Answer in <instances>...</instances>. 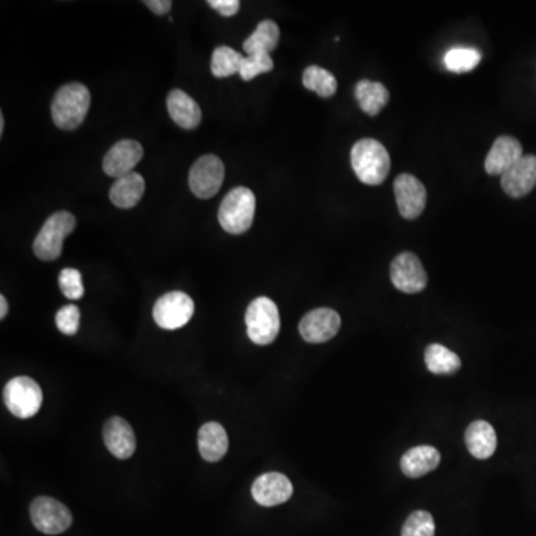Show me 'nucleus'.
<instances>
[{
  "instance_id": "1",
  "label": "nucleus",
  "mask_w": 536,
  "mask_h": 536,
  "mask_svg": "<svg viewBox=\"0 0 536 536\" xmlns=\"http://www.w3.org/2000/svg\"><path fill=\"white\" fill-rule=\"evenodd\" d=\"M350 161L356 176L365 185H380L391 170V157L386 148L376 139H361L350 152Z\"/></svg>"
},
{
  "instance_id": "2",
  "label": "nucleus",
  "mask_w": 536,
  "mask_h": 536,
  "mask_svg": "<svg viewBox=\"0 0 536 536\" xmlns=\"http://www.w3.org/2000/svg\"><path fill=\"white\" fill-rule=\"evenodd\" d=\"M92 105L90 90L82 84L73 82L60 88L51 105V117L61 130L81 127Z\"/></svg>"
},
{
  "instance_id": "3",
  "label": "nucleus",
  "mask_w": 536,
  "mask_h": 536,
  "mask_svg": "<svg viewBox=\"0 0 536 536\" xmlns=\"http://www.w3.org/2000/svg\"><path fill=\"white\" fill-rule=\"evenodd\" d=\"M255 209L256 200L254 192L249 188H234L223 197L219 206V223L230 234H243L252 227Z\"/></svg>"
},
{
  "instance_id": "4",
  "label": "nucleus",
  "mask_w": 536,
  "mask_h": 536,
  "mask_svg": "<svg viewBox=\"0 0 536 536\" xmlns=\"http://www.w3.org/2000/svg\"><path fill=\"white\" fill-rule=\"evenodd\" d=\"M248 336L255 345H272L280 331V314L278 305L267 296H259L246 310Z\"/></svg>"
},
{
  "instance_id": "5",
  "label": "nucleus",
  "mask_w": 536,
  "mask_h": 536,
  "mask_svg": "<svg viewBox=\"0 0 536 536\" xmlns=\"http://www.w3.org/2000/svg\"><path fill=\"white\" fill-rule=\"evenodd\" d=\"M77 227V218L69 212H57L46 219L33 241V252L42 261H54L63 250L66 237Z\"/></svg>"
},
{
  "instance_id": "6",
  "label": "nucleus",
  "mask_w": 536,
  "mask_h": 536,
  "mask_svg": "<svg viewBox=\"0 0 536 536\" xmlns=\"http://www.w3.org/2000/svg\"><path fill=\"white\" fill-rule=\"evenodd\" d=\"M6 409L15 418H30L39 413L44 401V394L33 378L20 376L6 383L4 389Z\"/></svg>"
},
{
  "instance_id": "7",
  "label": "nucleus",
  "mask_w": 536,
  "mask_h": 536,
  "mask_svg": "<svg viewBox=\"0 0 536 536\" xmlns=\"http://www.w3.org/2000/svg\"><path fill=\"white\" fill-rule=\"evenodd\" d=\"M154 321L159 328L173 331L185 327L194 314V301L185 292L164 294L154 305Z\"/></svg>"
},
{
  "instance_id": "8",
  "label": "nucleus",
  "mask_w": 536,
  "mask_h": 536,
  "mask_svg": "<svg viewBox=\"0 0 536 536\" xmlns=\"http://www.w3.org/2000/svg\"><path fill=\"white\" fill-rule=\"evenodd\" d=\"M30 518L37 531L45 535H60L72 524V514L59 500L39 496L30 505Z\"/></svg>"
},
{
  "instance_id": "9",
  "label": "nucleus",
  "mask_w": 536,
  "mask_h": 536,
  "mask_svg": "<svg viewBox=\"0 0 536 536\" xmlns=\"http://www.w3.org/2000/svg\"><path fill=\"white\" fill-rule=\"evenodd\" d=\"M225 168L216 155H205L192 164L190 172V188L199 199H212L223 187Z\"/></svg>"
},
{
  "instance_id": "10",
  "label": "nucleus",
  "mask_w": 536,
  "mask_h": 536,
  "mask_svg": "<svg viewBox=\"0 0 536 536\" xmlns=\"http://www.w3.org/2000/svg\"><path fill=\"white\" fill-rule=\"evenodd\" d=\"M394 287L404 294H418L427 285V276L420 259L411 252L400 254L391 265Z\"/></svg>"
},
{
  "instance_id": "11",
  "label": "nucleus",
  "mask_w": 536,
  "mask_h": 536,
  "mask_svg": "<svg viewBox=\"0 0 536 536\" xmlns=\"http://www.w3.org/2000/svg\"><path fill=\"white\" fill-rule=\"evenodd\" d=\"M394 190L401 216L405 219L418 218L426 206L425 185L413 175L402 173L396 177Z\"/></svg>"
},
{
  "instance_id": "12",
  "label": "nucleus",
  "mask_w": 536,
  "mask_h": 536,
  "mask_svg": "<svg viewBox=\"0 0 536 536\" xmlns=\"http://www.w3.org/2000/svg\"><path fill=\"white\" fill-rule=\"evenodd\" d=\"M341 318L336 310L322 309L312 310L301 319L300 334L307 343H325L337 336L340 331Z\"/></svg>"
},
{
  "instance_id": "13",
  "label": "nucleus",
  "mask_w": 536,
  "mask_h": 536,
  "mask_svg": "<svg viewBox=\"0 0 536 536\" xmlns=\"http://www.w3.org/2000/svg\"><path fill=\"white\" fill-rule=\"evenodd\" d=\"M294 486L287 475L280 473H265L252 484L255 502L263 507H276L291 498Z\"/></svg>"
},
{
  "instance_id": "14",
  "label": "nucleus",
  "mask_w": 536,
  "mask_h": 536,
  "mask_svg": "<svg viewBox=\"0 0 536 536\" xmlns=\"http://www.w3.org/2000/svg\"><path fill=\"white\" fill-rule=\"evenodd\" d=\"M143 157V148L141 143L132 139L119 141L115 143L103 159V170L110 177L126 176L132 173Z\"/></svg>"
},
{
  "instance_id": "15",
  "label": "nucleus",
  "mask_w": 536,
  "mask_h": 536,
  "mask_svg": "<svg viewBox=\"0 0 536 536\" xmlns=\"http://www.w3.org/2000/svg\"><path fill=\"white\" fill-rule=\"evenodd\" d=\"M500 185L513 199H520L529 194L536 185L535 155H523L508 172L500 176Z\"/></svg>"
},
{
  "instance_id": "16",
  "label": "nucleus",
  "mask_w": 536,
  "mask_h": 536,
  "mask_svg": "<svg viewBox=\"0 0 536 536\" xmlns=\"http://www.w3.org/2000/svg\"><path fill=\"white\" fill-rule=\"evenodd\" d=\"M103 441L117 459H128L136 451L134 431L130 423L121 418H112L105 423Z\"/></svg>"
},
{
  "instance_id": "17",
  "label": "nucleus",
  "mask_w": 536,
  "mask_h": 536,
  "mask_svg": "<svg viewBox=\"0 0 536 536\" xmlns=\"http://www.w3.org/2000/svg\"><path fill=\"white\" fill-rule=\"evenodd\" d=\"M523 157L522 143L513 136H500L486 157V172L491 176L505 175Z\"/></svg>"
},
{
  "instance_id": "18",
  "label": "nucleus",
  "mask_w": 536,
  "mask_h": 536,
  "mask_svg": "<svg viewBox=\"0 0 536 536\" xmlns=\"http://www.w3.org/2000/svg\"><path fill=\"white\" fill-rule=\"evenodd\" d=\"M167 110L170 118L185 130H194L201 123L200 106L183 90L168 93Z\"/></svg>"
},
{
  "instance_id": "19",
  "label": "nucleus",
  "mask_w": 536,
  "mask_h": 536,
  "mask_svg": "<svg viewBox=\"0 0 536 536\" xmlns=\"http://www.w3.org/2000/svg\"><path fill=\"white\" fill-rule=\"evenodd\" d=\"M440 451L432 445H418L405 451L401 458V471L410 478H418L432 473L440 465Z\"/></svg>"
},
{
  "instance_id": "20",
  "label": "nucleus",
  "mask_w": 536,
  "mask_h": 536,
  "mask_svg": "<svg viewBox=\"0 0 536 536\" xmlns=\"http://www.w3.org/2000/svg\"><path fill=\"white\" fill-rule=\"evenodd\" d=\"M145 192V179L139 173L132 172L115 179L110 188V199L119 209H132L142 200Z\"/></svg>"
},
{
  "instance_id": "21",
  "label": "nucleus",
  "mask_w": 536,
  "mask_h": 536,
  "mask_svg": "<svg viewBox=\"0 0 536 536\" xmlns=\"http://www.w3.org/2000/svg\"><path fill=\"white\" fill-rule=\"evenodd\" d=\"M465 443L474 458L484 460L489 459L495 453L498 438L491 423L477 420L471 423L465 432Z\"/></svg>"
},
{
  "instance_id": "22",
  "label": "nucleus",
  "mask_w": 536,
  "mask_h": 536,
  "mask_svg": "<svg viewBox=\"0 0 536 536\" xmlns=\"http://www.w3.org/2000/svg\"><path fill=\"white\" fill-rule=\"evenodd\" d=\"M199 451L207 462H218L227 455L228 435L219 423H205L199 432Z\"/></svg>"
},
{
  "instance_id": "23",
  "label": "nucleus",
  "mask_w": 536,
  "mask_h": 536,
  "mask_svg": "<svg viewBox=\"0 0 536 536\" xmlns=\"http://www.w3.org/2000/svg\"><path fill=\"white\" fill-rule=\"evenodd\" d=\"M354 96L358 99L361 110L371 117L380 114V110L389 103V97H391L386 86L380 82L369 81V79H362L356 84Z\"/></svg>"
},
{
  "instance_id": "24",
  "label": "nucleus",
  "mask_w": 536,
  "mask_h": 536,
  "mask_svg": "<svg viewBox=\"0 0 536 536\" xmlns=\"http://www.w3.org/2000/svg\"><path fill=\"white\" fill-rule=\"evenodd\" d=\"M280 30L272 20H264L243 44L248 54H270L278 46Z\"/></svg>"
},
{
  "instance_id": "25",
  "label": "nucleus",
  "mask_w": 536,
  "mask_h": 536,
  "mask_svg": "<svg viewBox=\"0 0 536 536\" xmlns=\"http://www.w3.org/2000/svg\"><path fill=\"white\" fill-rule=\"evenodd\" d=\"M425 364L436 376H451L462 367L460 358L455 352L436 343L427 345L425 350Z\"/></svg>"
},
{
  "instance_id": "26",
  "label": "nucleus",
  "mask_w": 536,
  "mask_h": 536,
  "mask_svg": "<svg viewBox=\"0 0 536 536\" xmlns=\"http://www.w3.org/2000/svg\"><path fill=\"white\" fill-rule=\"evenodd\" d=\"M303 85L321 97H332L337 92V79L331 72L319 66H309L303 73Z\"/></svg>"
},
{
  "instance_id": "27",
  "label": "nucleus",
  "mask_w": 536,
  "mask_h": 536,
  "mask_svg": "<svg viewBox=\"0 0 536 536\" xmlns=\"http://www.w3.org/2000/svg\"><path fill=\"white\" fill-rule=\"evenodd\" d=\"M243 61H245V57L230 46H218L212 55L210 69H212L214 77H231L234 73H240Z\"/></svg>"
},
{
  "instance_id": "28",
  "label": "nucleus",
  "mask_w": 536,
  "mask_h": 536,
  "mask_svg": "<svg viewBox=\"0 0 536 536\" xmlns=\"http://www.w3.org/2000/svg\"><path fill=\"white\" fill-rule=\"evenodd\" d=\"M482 61V54L475 48L456 46L447 51L444 55V64L447 70L453 73L471 72Z\"/></svg>"
},
{
  "instance_id": "29",
  "label": "nucleus",
  "mask_w": 536,
  "mask_h": 536,
  "mask_svg": "<svg viewBox=\"0 0 536 536\" xmlns=\"http://www.w3.org/2000/svg\"><path fill=\"white\" fill-rule=\"evenodd\" d=\"M401 536H435V522L427 511H414L405 520Z\"/></svg>"
},
{
  "instance_id": "30",
  "label": "nucleus",
  "mask_w": 536,
  "mask_h": 536,
  "mask_svg": "<svg viewBox=\"0 0 536 536\" xmlns=\"http://www.w3.org/2000/svg\"><path fill=\"white\" fill-rule=\"evenodd\" d=\"M60 289L69 300H81L84 296L82 276L77 268H64L59 276Z\"/></svg>"
},
{
  "instance_id": "31",
  "label": "nucleus",
  "mask_w": 536,
  "mask_h": 536,
  "mask_svg": "<svg viewBox=\"0 0 536 536\" xmlns=\"http://www.w3.org/2000/svg\"><path fill=\"white\" fill-rule=\"evenodd\" d=\"M273 68V59L270 57V54L248 55L241 66L240 77L243 81H252L261 73L272 72Z\"/></svg>"
},
{
  "instance_id": "32",
  "label": "nucleus",
  "mask_w": 536,
  "mask_h": 536,
  "mask_svg": "<svg viewBox=\"0 0 536 536\" xmlns=\"http://www.w3.org/2000/svg\"><path fill=\"white\" fill-rule=\"evenodd\" d=\"M79 321H81V312L77 305H64L55 314V325L59 328L60 332H63L66 336L77 334Z\"/></svg>"
},
{
  "instance_id": "33",
  "label": "nucleus",
  "mask_w": 536,
  "mask_h": 536,
  "mask_svg": "<svg viewBox=\"0 0 536 536\" xmlns=\"http://www.w3.org/2000/svg\"><path fill=\"white\" fill-rule=\"evenodd\" d=\"M210 8L218 11L223 17H232L240 10V2L239 0H209Z\"/></svg>"
},
{
  "instance_id": "34",
  "label": "nucleus",
  "mask_w": 536,
  "mask_h": 536,
  "mask_svg": "<svg viewBox=\"0 0 536 536\" xmlns=\"http://www.w3.org/2000/svg\"><path fill=\"white\" fill-rule=\"evenodd\" d=\"M145 5L157 15L167 14L168 11L172 10L170 0H148Z\"/></svg>"
},
{
  "instance_id": "35",
  "label": "nucleus",
  "mask_w": 536,
  "mask_h": 536,
  "mask_svg": "<svg viewBox=\"0 0 536 536\" xmlns=\"http://www.w3.org/2000/svg\"><path fill=\"white\" fill-rule=\"evenodd\" d=\"M8 313V301L5 296H0V319H5Z\"/></svg>"
},
{
  "instance_id": "36",
  "label": "nucleus",
  "mask_w": 536,
  "mask_h": 536,
  "mask_svg": "<svg viewBox=\"0 0 536 536\" xmlns=\"http://www.w3.org/2000/svg\"><path fill=\"white\" fill-rule=\"evenodd\" d=\"M4 130H5V119L4 115H0V134H4Z\"/></svg>"
}]
</instances>
